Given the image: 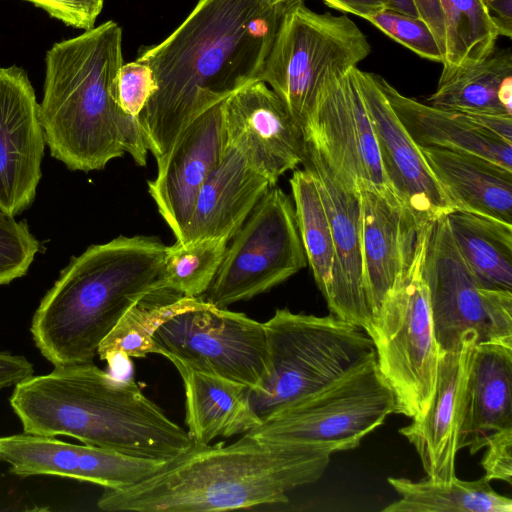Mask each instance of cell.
Listing matches in <instances>:
<instances>
[{
	"label": "cell",
	"mask_w": 512,
	"mask_h": 512,
	"mask_svg": "<svg viewBox=\"0 0 512 512\" xmlns=\"http://www.w3.org/2000/svg\"><path fill=\"white\" fill-rule=\"evenodd\" d=\"M388 483L400 495L383 512H511L512 500L494 491L484 476L474 481L457 477L450 483L430 479L413 482L389 477Z\"/></svg>",
	"instance_id": "31"
},
{
	"label": "cell",
	"mask_w": 512,
	"mask_h": 512,
	"mask_svg": "<svg viewBox=\"0 0 512 512\" xmlns=\"http://www.w3.org/2000/svg\"><path fill=\"white\" fill-rule=\"evenodd\" d=\"M282 1H284L286 3H293V2L298 1V0H282Z\"/></svg>",
	"instance_id": "44"
},
{
	"label": "cell",
	"mask_w": 512,
	"mask_h": 512,
	"mask_svg": "<svg viewBox=\"0 0 512 512\" xmlns=\"http://www.w3.org/2000/svg\"><path fill=\"white\" fill-rule=\"evenodd\" d=\"M0 461L18 476H61L113 490L133 486L168 463L27 433L0 437Z\"/></svg>",
	"instance_id": "17"
},
{
	"label": "cell",
	"mask_w": 512,
	"mask_h": 512,
	"mask_svg": "<svg viewBox=\"0 0 512 512\" xmlns=\"http://www.w3.org/2000/svg\"><path fill=\"white\" fill-rule=\"evenodd\" d=\"M387 9H391L406 15L417 16L412 0H382Z\"/></svg>",
	"instance_id": "43"
},
{
	"label": "cell",
	"mask_w": 512,
	"mask_h": 512,
	"mask_svg": "<svg viewBox=\"0 0 512 512\" xmlns=\"http://www.w3.org/2000/svg\"><path fill=\"white\" fill-rule=\"evenodd\" d=\"M395 410L394 393L374 356L247 433L265 441L321 443L346 451Z\"/></svg>",
	"instance_id": "9"
},
{
	"label": "cell",
	"mask_w": 512,
	"mask_h": 512,
	"mask_svg": "<svg viewBox=\"0 0 512 512\" xmlns=\"http://www.w3.org/2000/svg\"><path fill=\"white\" fill-rule=\"evenodd\" d=\"M445 217L451 237L479 285L512 292V224L458 209Z\"/></svg>",
	"instance_id": "29"
},
{
	"label": "cell",
	"mask_w": 512,
	"mask_h": 512,
	"mask_svg": "<svg viewBox=\"0 0 512 512\" xmlns=\"http://www.w3.org/2000/svg\"><path fill=\"white\" fill-rule=\"evenodd\" d=\"M228 146L273 186L303 161L301 128L263 81L238 89L221 104Z\"/></svg>",
	"instance_id": "15"
},
{
	"label": "cell",
	"mask_w": 512,
	"mask_h": 512,
	"mask_svg": "<svg viewBox=\"0 0 512 512\" xmlns=\"http://www.w3.org/2000/svg\"><path fill=\"white\" fill-rule=\"evenodd\" d=\"M417 17L432 32L443 68L484 59L499 37L481 0H412Z\"/></svg>",
	"instance_id": "28"
},
{
	"label": "cell",
	"mask_w": 512,
	"mask_h": 512,
	"mask_svg": "<svg viewBox=\"0 0 512 512\" xmlns=\"http://www.w3.org/2000/svg\"><path fill=\"white\" fill-rule=\"evenodd\" d=\"M366 20L418 56L442 63L437 42L429 27L419 17L385 9Z\"/></svg>",
	"instance_id": "36"
},
{
	"label": "cell",
	"mask_w": 512,
	"mask_h": 512,
	"mask_svg": "<svg viewBox=\"0 0 512 512\" xmlns=\"http://www.w3.org/2000/svg\"><path fill=\"white\" fill-rule=\"evenodd\" d=\"M228 246L225 239H206L166 247L159 286L185 297H202L213 282Z\"/></svg>",
	"instance_id": "33"
},
{
	"label": "cell",
	"mask_w": 512,
	"mask_h": 512,
	"mask_svg": "<svg viewBox=\"0 0 512 512\" xmlns=\"http://www.w3.org/2000/svg\"><path fill=\"white\" fill-rule=\"evenodd\" d=\"M351 72L374 129L385 178L396 197L420 227L456 210L420 147L391 108L375 74L357 67Z\"/></svg>",
	"instance_id": "16"
},
{
	"label": "cell",
	"mask_w": 512,
	"mask_h": 512,
	"mask_svg": "<svg viewBox=\"0 0 512 512\" xmlns=\"http://www.w3.org/2000/svg\"><path fill=\"white\" fill-rule=\"evenodd\" d=\"M270 373L251 404L262 422L376 356L364 329L334 315L277 309L264 323Z\"/></svg>",
	"instance_id": "6"
},
{
	"label": "cell",
	"mask_w": 512,
	"mask_h": 512,
	"mask_svg": "<svg viewBox=\"0 0 512 512\" xmlns=\"http://www.w3.org/2000/svg\"><path fill=\"white\" fill-rule=\"evenodd\" d=\"M335 449L326 444L265 441L195 446L154 475L125 489H105L104 511L204 512L285 503L293 489L316 482Z\"/></svg>",
	"instance_id": "2"
},
{
	"label": "cell",
	"mask_w": 512,
	"mask_h": 512,
	"mask_svg": "<svg viewBox=\"0 0 512 512\" xmlns=\"http://www.w3.org/2000/svg\"><path fill=\"white\" fill-rule=\"evenodd\" d=\"M155 354L193 370L262 390L270 373L264 323L204 301L167 319L153 336Z\"/></svg>",
	"instance_id": "11"
},
{
	"label": "cell",
	"mask_w": 512,
	"mask_h": 512,
	"mask_svg": "<svg viewBox=\"0 0 512 512\" xmlns=\"http://www.w3.org/2000/svg\"><path fill=\"white\" fill-rule=\"evenodd\" d=\"M10 405L24 433L64 435L124 455L172 461L193 442L131 378L93 362L55 366L15 385Z\"/></svg>",
	"instance_id": "3"
},
{
	"label": "cell",
	"mask_w": 512,
	"mask_h": 512,
	"mask_svg": "<svg viewBox=\"0 0 512 512\" xmlns=\"http://www.w3.org/2000/svg\"><path fill=\"white\" fill-rule=\"evenodd\" d=\"M476 342L477 335L469 332L459 346L440 352L436 386L427 411L399 430L416 449L427 478L434 482L450 483L456 477L466 376Z\"/></svg>",
	"instance_id": "21"
},
{
	"label": "cell",
	"mask_w": 512,
	"mask_h": 512,
	"mask_svg": "<svg viewBox=\"0 0 512 512\" xmlns=\"http://www.w3.org/2000/svg\"><path fill=\"white\" fill-rule=\"evenodd\" d=\"M375 80L419 147L467 152L512 170V144L486 133L468 115L409 98L379 75Z\"/></svg>",
	"instance_id": "25"
},
{
	"label": "cell",
	"mask_w": 512,
	"mask_h": 512,
	"mask_svg": "<svg viewBox=\"0 0 512 512\" xmlns=\"http://www.w3.org/2000/svg\"><path fill=\"white\" fill-rule=\"evenodd\" d=\"M306 265L294 204L272 186L233 236L203 299L226 308L269 291Z\"/></svg>",
	"instance_id": "12"
},
{
	"label": "cell",
	"mask_w": 512,
	"mask_h": 512,
	"mask_svg": "<svg viewBox=\"0 0 512 512\" xmlns=\"http://www.w3.org/2000/svg\"><path fill=\"white\" fill-rule=\"evenodd\" d=\"M157 89L151 68L135 60L119 67L110 84V95L117 110L140 125V115Z\"/></svg>",
	"instance_id": "35"
},
{
	"label": "cell",
	"mask_w": 512,
	"mask_h": 512,
	"mask_svg": "<svg viewBox=\"0 0 512 512\" xmlns=\"http://www.w3.org/2000/svg\"><path fill=\"white\" fill-rule=\"evenodd\" d=\"M41 8L52 18L84 31L95 27L104 0H25Z\"/></svg>",
	"instance_id": "37"
},
{
	"label": "cell",
	"mask_w": 512,
	"mask_h": 512,
	"mask_svg": "<svg viewBox=\"0 0 512 512\" xmlns=\"http://www.w3.org/2000/svg\"><path fill=\"white\" fill-rule=\"evenodd\" d=\"M221 104L182 130L168 152L156 160L157 175L148 181L149 194L176 241L182 240L197 195L228 147Z\"/></svg>",
	"instance_id": "19"
},
{
	"label": "cell",
	"mask_w": 512,
	"mask_h": 512,
	"mask_svg": "<svg viewBox=\"0 0 512 512\" xmlns=\"http://www.w3.org/2000/svg\"><path fill=\"white\" fill-rule=\"evenodd\" d=\"M327 6L360 16L364 19L373 16L385 9L386 4L382 0H321Z\"/></svg>",
	"instance_id": "42"
},
{
	"label": "cell",
	"mask_w": 512,
	"mask_h": 512,
	"mask_svg": "<svg viewBox=\"0 0 512 512\" xmlns=\"http://www.w3.org/2000/svg\"><path fill=\"white\" fill-rule=\"evenodd\" d=\"M45 138L27 72L0 67V208L11 216L34 201Z\"/></svg>",
	"instance_id": "18"
},
{
	"label": "cell",
	"mask_w": 512,
	"mask_h": 512,
	"mask_svg": "<svg viewBox=\"0 0 512 512\" xmlns=\"http://www.w3.org/2000/svg\"><path fill=\"white\" fill-rule=\"evenodd\" d=\"M364 288L371 319L410 267L423 227L392 191L360 186Z\"/></svg>",
	"instance_id": "20"
},
{
	"label": "cell",
	"mask_w": 512,
	"mask_h": 512,
	"mask_svg": "<svg viewBox=\"0 0 512 512\" xmlns=\"http://www.w3.org/2000/svg\"><path fill=\"white\" fill-rule=\"evenodd\" d=\"M302 164L317 184L335 247L336 271L328 308L337 318L365 330L371 316L364 288L359 188L306 140Z\"/></svg>",
	"instance_id": "14"
},
{
	"label": "cell",
	"mask_w": 512,
	"mask_h": 512,
	"mask_svg": "<svg viewBox=\"0 0 512 512\" xmlns=\"http://www.w3.org/2000/svg\"><path fill=\"white\" fill-rule=\"evenodd\" d=\"M164 245L149 236H118L72 257L36 309L31 334L55 366L93 362L122 316L159 285Z\"/></svg>",
	"instance_id": "5"
},
{
	"label": "cell",
	"mask_w": 512,
	"mask_h": 512,
	"mask_svg": "<svg viewBox=\"0 0 512 512\" xmlns=\"http://www.w3.org/2000/svg\"><path fill=\"white\" fill-rule=\"evenodd\" d=\"M512 429V344H475L466 376L458 450L475 454L488 438Z\"/></svg>",
	"instance_id": "23"
},
{
	"label": "cell",
	"mask_w": 512,
	"mask_h": 512,
	"mask_svg": "<svg viewBox=\"0 0 512 512\" xmlns=\"http://www.w3.org/2000/svg\"><path fill=\"white\" fill-rule=\"evenodd\" d=\"M420 149L456 209L512 224V170L467 152Z\"/></svg>",
	"instance_id": "24"
},
{
	"label": "cell",
	"mask_w": 512,
	"mask_h": 512,
	"mask_svg": "<svg viewBox=\"0 0 512 512\" xmlns=\"http://www.w3.org/2000/svg\"><path fill=\"white\" fill-rule=\"evenodd\" d=\"M39 249L27 223L0 208V285L24 276Z\"/></svg>",
	"instance_id": "34"
},
{
	"label": "cell",
	"mask_w": 512,
	"mask_h": 512,
	"mask_svg": "<svg viewBox=\"0 0 512 512\" xmlns=\"http://www.w3.org/2000/svg\"><path fill=\"white\" fill-rule=\"evenodd\" d=\"M486 133L512 144V116L492 114H466Z\"/></svg>",
	"instance_id": "41"
},
{
	"label": "cell",
	"mask_w": 512,
	"mask_h": 512,
	"mask_svg": "<svg viewBox=\"0 0 512 512\" xmlns=\"http://www.w3.org/2000/svg\"><path fill=\"white\" fill-rule=\"evenodd\" d=\"M185 392V423L195 446L208 445L216 437L247 433L262 424L246 385L172 363Z\"/></svg>",
	"instance_id": "26"
},
{
	"label": "cell",
	"mask_w": 512,
	"mask_h": 512,
	"mask_svg": "<svg viewBox=\"0 0 512 512\" xmlns=\"http://www.w3.org/2000/svg\"><path fill=\"white\" fill-rule=\"evenodd\" d=\"M290 4L198 0L166 39L139 49L136 60L151 68L158 85L139 118L156 160L193 119L258 80Z\"/></svg>",
	"instance_id": "1"
},
{
	"label": "cell",
	"mask_w": 512,
	"mask_h": 512,
	"mask_svg": "<svg viewBox=\"0 0 512 512\" xmlns=\"http://www.w3.org/2000/svg\"><path fill=\"white\" fill-rule=\"evenodd\" d=\"M33 373V364L26 357L0 349V389L15 386Z\"/></svg>",
	"instance_id": "39"
},
{
	"label": "cell",
	"mask_w": 512,
	"mask_h": 512,
	"mask_svg": "<svg viewBox=\"0 0 512 512\" xmlns=\"http://www.w3.org/2000/svg\"><path fill=\"white\" fill-rule=\"evenodd\" d=\"M351 70L324 86L302 129L303 139L317 147L358 188L370 186L392 191L382 169L371 120Z\"/></svg>",
	"instance_id": "13"
},
{
	"label": "cell",
	"mask_w": 512,
	"mask_h": 512,
	"mask_svg": "<svg viewBox=\"0 0 512 512\" xmlns=\"http://www.w3.org/2000/svg\"><path fill=\"white\" fill-rule=\"evenodd\" d=\"M371 46L347 16L317 13L303 0L285 10L258 80L303 129L324 86L365 59Z\"/></svg>",
	"instance_id": "7"
},
{
	"label": "cell",
	"mask_w": 512,
	"mask_h": 512,
	"mask_svg": "<svg viewBox=\"0 0 512 512\" xmlns=\"http://www.w3.org/2000/svg\"><path fill=\"white\" fill-rule=\"evenodd\" d=\"M271 182L232 147L202 185L181 243L206 239L228 242L242 227Z\"/></svg>",
	"instance_id": "22"
},
{
	"label": "cell",
	"mask_w": 512,
	"mask_h": 512,
	"mask_svg": "<svg viewBox=\"0 0 512 512\" xmlns=\"http://www.w3.org/2000/svg\"><path fill=\"white\" fill-rule=\"evenodd\" d=\"M499 36L512 37V0H481Z\"/></svg>",
	"instance_id": "40"
},
{
	"label": "cell",
	"mask_w": 512,
	"mask_h": 512,
	"mask_svg": "<svg viewBox=\"0 0 512 512\" xmlns=\"http://www.w3.org/2000/svg\"><path fill=\"white\" fill-rule=\"evenodd\" d=\"M481 460L484 477L512 483V429L492 434L485 445Z\"/></svg>",
	"instance_id": "38"
},
{
	"label": "cell",
	"mask_w": 512,
	"mask_h": 512,
	"mask_svg": "<svg viewBox=\"0 0 512 512\" xmlns=\"http://www.w3.org/2000/svg\"><path fill=\"white\" fill-rule=\"evenodd\" d=\"M430 224L420 232L410 267L365 329L378 367L394 393L395 413L412 420L421 419L428 409L440 357L421 275Z\"/></svg>",
	"instance_id": "8"
},
{
	"label": "cell",
	"mask_w": 512,
	"mask_h": 512,
	"mask_svg": "<svg viewBox=\"0 0 512 512\" xmlns=\"http://www.w3.org/2000/svg\"><path fill=\"white\" fill-rule=\"evenodd\" d=\"M421 275L440 352L474 332L479 343L512 344V292L483 289L461 257L445 215L428 228Z\"/></svg>",
	"instance_id": "10"
},
{
	"label": "cell",
	"mask_w": 512,
	"mask_h": 512,
	"mask_svg": "<svg viewBox=\"0 0 512 512\" xmlns=\"http://www.w3.org/2000/svg\"><path fill=\"white\" fill-rule=\"evenodd\" d=\"M123 63L122 29L112 20L57 42L46 53L40 121L52 157L70 170H101L125 153L146 164L140 125L124 117L110 95Z\"/></svg>",
	"instance_id": "4"
},
{
	"label": "cell",
	"mask_w": 512,
	"mask_h": 512,
	"mask_svg": "<svg viewBox=\"0 0 512 512\" xmlns=\"http://www.w3.org/2000/svg\"><path fill=\"white\" fill-rule=\"evenodd\" d=\"M203 297H185L163 286L143 295L119 320L100 344L97 355L111 370L123 372L130 358L155 354L153 336L173 315L201 305Z\"/></svg>",
	"instance_id": "30"
},
{
	"label": "cell",
	"mask_w": 512,
	"mask_h": 512,
	"mask_svg": "<svg viewBox=\"0 0 512 512\" xmlns=\"http://www.w3.org/2000/svg\"><path fill=\"white\" fill-rule=\"evenodd\" d=\"M428 103L464 114L512 116L511 48H495L478 62L443 68Z\"/></svg>",
	"instance_id": "27"
},
{
	"label": "cell",
	"mask_w": 512,
	"mask_h": 512,
	"mask_svg": "<svg viewBox=\"0 0 512 512\" xmlns=\"http://www.w3.org/2000/svg\"><path fill=\"white\" fill-rule=\"evenodd\" d=\"M299 235L315 282L326 303L331 301L336 271L330 224L313 175L297 169L290 178Z\"/></svg>",
	"instance_id": "32"
}]
</instances>
